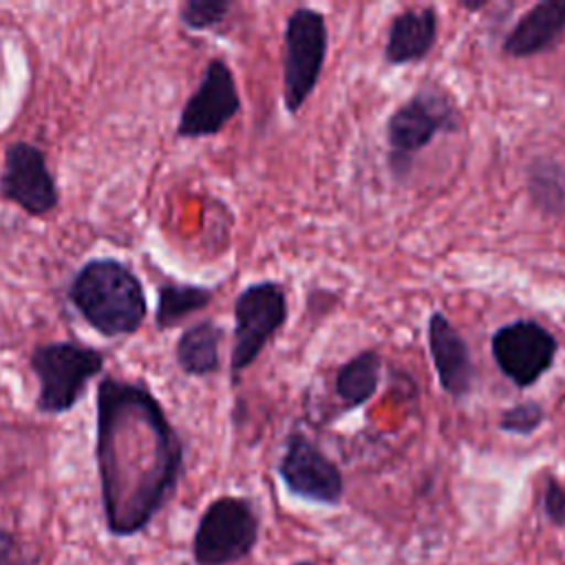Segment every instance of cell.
Instances as JSON below:
<instances>
[{"instance_id": "6da1fadb", "label": "cell", "mask_w": 565, "mask_h": 565, "mask_svg": "<svg viewBox=\"0 0 565 565\" xmlns=\"http://www.w3.org/2000/svg\"><path fill=\"white\" fill-rule=\"evenodd\" d=\"M183 441L146 382L104 375L95 391V463L106 530L143 532L177 492Z\"/></svg>"}, {"instance_id": "7a4b0ae2", "label": "cell", "mask_w": 565, "mask_h": 565, "mask_svg": "<svg viewBox=\"0 0 565 565\" xmlns=\"http://www.w3.org/2000/svg\"><path fill=\"white\" fill-rule=\"evenodd\" d=\"M66 298L82 320L104 338H126L141 329L148 298L139 276L119 258L97 256L73 274Z\"/></svg>"}, {"instance_id": "3957f363", "label": "cell", "mask_w": 565, "mask_h": 565, "mask_svg": "<svg viewBox=\"0 0 565 565\" xmlns=\"http://www.w3.org/2000/svg\"><path fill=\"white\" fill-rule=\"evenodd\" d=\"M459 108L452 95L435 84L419 86L386 119V168L393 181L404 183L413 172L415 157L433 143L437 135L459 128Z\"/></svg>"}, {"instance_id": "277c9868", "label": "cell", "mask_w": 565, "mask_h": 565, "mask_svg": "<svg viewBox=\"0 0 565 565\" xmlns=\"http://www.w3.org/2000/svg\"><path fill=\"white\" fill-rule=\"evenodd\" d=\"M102 349L75 340H51L35 344L29 355L31 373L38 382L35 411L42 415H64L84 397L86 384L104 371Z\"/></svg>"}, {"instance_id": "5b68a950", "label": "cell", "mask_w": 565, "mask_h": 565, "mask_svg": "<svg viewBox=\"0 0 565 565\" xmlns=\"http://www.w3.org/2000/svg\"><path fill=\"white\" fill-rule=\"evenodd\" d=\"M327 51V15L313 7L291 9L282 29V106L289 115H298L313 95Z\"/></svg>"}, {"instance_id": "8992f818", "label": "cell", "mask_w": 565, "mask_h": 565, "mask_svg": "<svg viewBox=\"0 0 565 565\" xmlns=\"http://www.w3.org/2000/svg\"><path fill=\"white\" fill-rule=\"evenodd\" d=\"M234 331L230 351V382L238 386L241 375L260 358L265 347L287 322V291L278 280L265 278L245 285L234 298Z\"/></svg>"}, {"instance_id": "52a82bcc", "label": "cell", "mask_w": 565, "mask_h": 565, "mask_svg": "<svg viewBox=\"0 0 565 565\" xmlns=\"http://www.w3.org/2000/svg\"><path fill=\"white\" fill-rule=\"evenodd\" d=\"M260 519L245 497L223 494L207 503L194 536L192 558L196 565H232L252 554L258 543Z\"/></svg>"}, {"instance_id": "ba28073f", "label": "cell", "mask_w": 565, "mask_h": 565, "mask_svg": "<svg viewBox=\"0 0 565 565\" xmlns=\"http://www.w3.org/2000/svg\"><path fill=\"white\" fill-rule=\"evenodd\" d=\"M490 353L499 373L523 391L554 366L558 340L539 320L516 318L492 331Z\"/></svg>"}, {"instance_id": "9c48e42d", "label": "cell", "mask_w": 565, "mask_h": 565, "mask_svg": "<svg viewBox=\"0 0 565 565\" xmlns=\"http://www.w3.org/2000/svg\"><path fill=\"white\" fill-rule=\"evenodd\" d=\"M241 106L230 64L223 57H212L203 66L196 88L183 102L174 132L179 139L214 137L241 113Z\"/></svg>"}, {"instance_id": "30bf717a", "label": "cell", "mask_w": 565, "mask_h": 565, "mask_svg": "<svg viewBox=\"0 0 565 565\" xmlns=\"http://www.w3.org/2000/svg\"><path fill=\"white\" fill-rule=\"evenodd\" d=\"M0 199L24 214L42 218L57 210L60 188L49 170L46 154L31 141L15 139L4 148L0 170Z\"/></svg>"}, {"instance_id": "8fae6325", "label": "cell", "mask_w": 565, "mask_h": 565, "mask_svg": "<svg viewBox=\"0 0 565 565\" xmlns=\"http://www.w3.org/2000/svg\"><path fill=\"white\" fill-rule=\"evenodd\" d=\"M276 475L291 497L311 501L318 505H340L344 497V479L340 468L309 439L302 430L294 428L282 455L276 463Z\"/></svg>"}, {"instance_id": "7c38bea8", "label": "cell", "mask_w": 565, "mask_h": 565, "mask_svg": "<svg viewBox=\"0 0 565 565\" xmlns=\"http://www.w3.org/2000/svg\"><path fill=\"white\" fill-rule=\"evenodd\" d=\"M426 344L441 391L455 402L470 397L477 382L470 347L450 318L439 309L430 311L428 316Z\"/></svg>"}, {"instance_id": "4fadbf2b", "label": "cell", "mask_w": 565, "mask_h": 565, "mask_svg": "<svg viewBox=\"0 0 565 565\" xmlns=\"http://www.w3.org/2000/svg\"><path fill=\"white\" fill-rule=\"evenodd\" d=\"M439 13L435 7H408L391 18L386 42H384V64L406 66L417 64L428 57L437 42Z\"/></svg>"}, {"instance_id": "5bb4252c", "label": "cell", "mask_w": 565, "mask_h": 565, "mask_svg": "<svg viewBox=\"0 0 565 565\" xmlns=\"http://www.w3.org/2000/svg\"><path fill=\"white\" fill-rule=\"evenodd\" d=\"M563 33L565 0H541L532 4L505 33L501 53L512 60H527L552 49Z\"/></svg>"}, {"instance_id": "9a60e30c", "label": "cell", "mask_w": 565, "mask_h": 565, "mask_svg": "<svg viewBox=\"0 0 565 565\" xmlns=\"http://www.w3.org/2000/svg\"><path fill=\"white\" fill-rule=\"evenodd\" d=\"M225 329L212 320L203 318L188 324L174 344V360L183 375L207 377L221 369V342Z\"/></svg>"}, {"instance_id": "2e32d148", "label": "cell", "mask_w": 565, "mask_h": 565, "mask_svg": "<svg viewBox=\"0 0 565 565\" xmlns=\"http://www.w3.org/2000/svg\"><path fill=\"white\" fill-rule=\"evenodd\" d=\"M382 380V353L362 349L335 369L333 393L344 413L355 411L373 399Z\"/></svg>"}, {"instance_id": "e0dca14e", "label": "cell", "mask_w": 565, "mask_h": 565, "mask_svg": "<svg viewBox=\"0 0 565 565\" xmlns=\"http://www.w3.org/2000/svg\"><path fill=\"white\" fill-rule=\"evenodd\" d=\"M214 300V289L194 282L166 280L157 287L154 329L168 331L181 324L185 318L203 311Z\"/></svg>"}, {"instance_id": "ac0fdd59", "label": "cell", "mask_w": 565, "mask_h": 565, "mask_svg": "<svg viewBox=\"0 0 565 565\" xmlns=\"http://www.w3.org/2000/svg\"><path fill=\"white\" fill-rule=\"evenodd\" d=\"M532 205L545 216H565V168L550 157H534L525 170Z\"/></svg>"}, {"instance_id": "d6986e66", "label": "cell", "mask_w": 565, "mask_h": 565, "mask_svg": "<svg viewBox=\"0 0 565 565\" xmlns=\"http://www.w3.org/2000/svg\"><path fill=\"white\" fill-rule=\"evenodd\" d=\"M234 9L232 0H185L179 4L177 18L183 29L203 33L218 29Z\"/></svg>"}, {"instance_id": "ffe728a7", "label": "cell", "mask_w": 565, "mask_h": 565, "mask_svg": "<svg viewBox=\"0 0 565 565\" xmlns=\"http://www.w3.org/2000/svg\"><path fill=\"white\" fill-rule=\"evenodd\" d=\"M545 422V408L536 399H523L499 415V430L514 437H530Z\"/></svg>"}, {"instance_id": "44dd1931", "label": "cell", "mask_w": 565, "mask_h": 565, "mask_svg": "<svg viewBox=\"0 0 565 565\" xmlns=\"http://www.w3.org/2000/svg\"><path fill=\"white\" fill-rule=\"evenodd\" d=\"M543 512L547 516V521L556 527H565V481L556 479V477H545V486H543Z\"/></svg>"}, {"instance_id": "7402d4cb", "label": "cell", "mask_w": 565, "mask_h": 565, "mask_svg": "<svg viewBox=\"0 0 565 565\" xmlns=\"http://www.w3.org/2000/svg\"><path fill=\"white\" fill-rule=\"evenodd\" d=\"M18 539L11 530L0 527V565H11L18 556Z\"/></svg>"}, {"instance_id": "603a6c76", "label": "cell", "mask_w": 565, "mask_h": 565, "mask_svg": "<svg viewBox=\"0 0 565 565\" xmlns=\"http://www.w3.org/2000/svg\"><path fill=\"white\" fill-rule=\"evenodd\" d=\"M486 7V2H461V9L475 13V11H481Z\"/></svg>"}, {"instance_id": "cb8c5ba5", "label": "cell", "mask_w": 565, "mask_h": 565, "mask_svg": "<svg viewBox=\"0 0 565 565\" xmlns=\"http://www.w3.org/2000/svg\"><path fill=\"white\" fill-rule=\"evenodd\" d=\"M124 565H137V561H135V558H128Z\"/></svg>"}, {"instance_id": "d4e9b609", "label": "cell", "mask_w": 565, "mask_h": 565, "mask_svg": "<svg viewBox=\"0 0 565 565\" xmlns=\"http://www.w3.org/2000/svg\"><path fill=\"white\" fill-rule=\"evenodd\" d=\"M294 565H313V563H307V561H302V563H294Z\"/></svg>"}]
</instances>
